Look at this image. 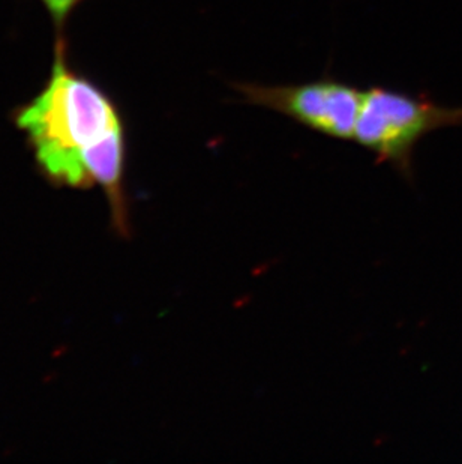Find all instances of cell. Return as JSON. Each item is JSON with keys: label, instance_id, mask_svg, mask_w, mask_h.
Segmentation results:
<instances>
[{"label": "cell", "instance_id": "obj_2", "mask_svg": "<svg viewBox=\"0 0 462 464\" xmlns=\"http://www.w3.org/2000/svg\"><path fill=\"white\" fill-rule=\"evenodd\" d=\"M462 125V107H446L427 95L413 97L395 89L374 86L363 93L354 130V143L390 164L407 179L413 176L416 146L423 137L443 128Z\"/></svg>", "mask_w": 462, "mask_h": 464}, {"label": "cell", "instance_id": "obj_1", "mask_svg": "<svg viewBox=\"0 0 462 464\" xmlns=\"http://www.w3.org/2000/svg\"><path fill=\"white\" fill-rule=\"evenodd\" d=\"M43 170L70 187L98 184L122 203L127 128L113 98L71 66L65 36H57L44 88L14 113Z\"/></svg>", "mask_w": 462, "mask_h": 464}, {"label": "cell", "instance_id": "obj_4", "mask_svg": "<svg viewBox=\"0 0 462 464\" xmlns=\"http://www.w3.org/2000/svg\"><path fill=\"white\" fill-rule=\"evenodd\" d=\"M41 2L44 4L45 9L50 13V17L56 26L57 36H65L63 29H65L68 18L83 0H41Z\"/></svg>", "mask_w": 462, "mask_h": 464}, {"label": "cell", "instance_id": "obj_3", "mask_svg": "<svg viewBox=\"0 0 462 464\" xmlns=\"http://www.w3.org/2000/svg\"><path fill=\"white\" fill-rule=\"evenodd\" d=\"M244 102L272 110L302 127L336 140L353 141L365 91L324 74L301 84L235 82Z\"/></svg>", "mask_w": 462, "mask_h": 464}]
</instances>
